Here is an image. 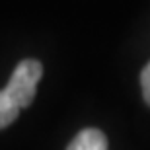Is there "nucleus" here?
<instances>
[{
  "label": "nucleus",
  "mask_w": 150,
  "mask_h": 150,
  "mask_svg": "<svg viewBox=\"0 0 150 150\" xmlns=\"http://www.w3.org/2000/svg\"><path fill=\"white\" fill-rule=\"evenodd\" d=\"M41 74H43V67L35 59H25V61L18 62V67L14 68L12 78L8 86L4 88V92L16 101L20 109L28 107L33 101L35 88L41 80Z\"/></svg>",
  "instance_id": "f257e3e1"
},
{
  "label": "nucleus",
  "mask_w": 150,
  "mask_h": 150,
  "mask_svg": "<svg viewBox=\"0 0 150 150\" xmlns=\"http://www.w3.org/2000/svg\"><path fill=\"white\" fill-rule=\"evenodd\" d=\"M67 150H109L107 148V137L100 129H84L70 140Z\"/></svg>",
  "instance_id": "f03ea898"
},
{
  "label": "nucleus",
  "mask_w": 150,
  "mask_h": 150,
  "mask_svg": "<svg viewBox=\"0 0 150 150\" xmlns=\"http://www.w3.org/2000/svg\"><path fill=\"white\" fill-rule=\"evenodd\" d=\"M20 113V107L4 90H0V129L8 127Z\"/></svg>",
  "instance_id": "7ed1b4c3"
},
{
  "label": "nucleus",
  "mask_w": 150,
  "mask_h": 150,
  "mask_svg": "<svg viewBox=\"0 0 150 150\" xmlns=\"http://www.w3.org/2000/svg\"><path fill=\"white\" fill-rule=\"evenodd\" d=\"M140 86H142V96H144V101L150 105V62L142 68L140 72Z\"/></svg>",
  "instance_id": "20e7f679"
}]
</instances>
